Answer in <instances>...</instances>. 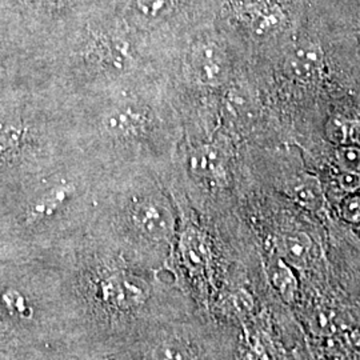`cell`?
<instances>
[{
	"mask_svg": "<svg viewBox=\"0 0 360 360\" xmlns=\"http://www.w3.org/2000/svg\"><path fill=\"white\" fill-rule=\"evenodd\" d=\"M314 243L306 232H287L279 240V250L283 260L291 267H307L312 254Z\"/></svg>",
	"mask_w": 360,
	"mask_h": 360,
	"instance_id": "cell-8",
	"label": "cell"
},
{
	"mask_svg": "<svg viewBox=\"0 0 360 360\" xmlns=\"http://www.w3.org/2000/svg\"><path fill=\"white\" fill-rule=\"evenodd\" d=\"M72 187L68 184H60L44 191L34 200L28 208L27 221L37 223L44 219L53 217L71 198Z\"/></svg>",
	"mask_w": 360,
	"mask_h": 360,
	"instance_id": "cell-7",
	"label": "cell"
},
{
	"mask_svg": "<svg viewBox=\"0 0 360 360\" xmlns=\"http://www.w3.org/2000/svg\"><path fill=\"white\" fill-rule=\"evenodd\" d=\"M339 184L340 187L348 191V193H355L360 190V172H352V171H342L339 175Z\"/></svg>",
	"mask_w": 360,
	"mask_h": 360,
	"instance_id": "cell-18",
	"label": "cell"
},
{
	"mask_svg": "<svg viewBox=\"0 0 360 360\" xmlns=\"http://www.w3.org/2000/svg\"><path fill=\"white\" fill-rule=\"evenodd\" d=\"M290 193L300 206L316 211L322 208L324 203V193L322 184L318 178L312 175H302L296 178L290 187Z\"/></svg>",
	"mask_w": 360,
	"mask_h": 360,
	"instance_id": "cell-10",
	"label": "cell"
},
{
	"mask_svg": "<svg viewBox=\"0 0 360 360\" xmlns=\"http://www.w3.org/2000/svg\"><path fill=\"white\" fill-rule=\"evenodd\" d=\"M103 294L104 299L117 309H132L143 304L148 292L139 279L116 276L104 283Z\"/></svg>",
	"mask_w": 360,
	"mask_h": 360,
	"instance_id": "cell-5",
	"label": "cell"
},
{
	"mask_svg": "<svg viewBox=\"0 0 360 360\" xmlns=\"http://www.w3.org/2000/svg\"><path fill=\"white\" fill-rule=\"evenodd\" d=\"M3 300L7 304V309H11L19 315H26L27 306L23 296L16 291H8L3 295Z\"/></svg>",
	"mask_w": 360,
	"mask_h": 360,
	"instance_id": "cell-17",
	"label": "cell"
},
{
	"mask_svg": "<svg viewBox=\"0 0 360 360\" xmlns=\"http://www.w3.org/2000/svg\"><path fill=\"white\" fill-rule=\"evenodd\" d=\"M1 70H3V65H1V58H0V72H1Z\"/></svg>",
	"mask_w": 360,
	"mask_h": 360,
	"instance_id": "cell-20",
	"label": "cell"
},
{
	"mask_svg": "<svg viewBox=\"0 0 360 360\" xmlns=\"http://www.w3.org/2000/svg\"><path fill=\"white\" fill-rule=\"evenodd\" d=\"M193 171L205 178H218L221 175V159L214 148L205 147L195 151L191 160Z\"/></svg>",
	"mask_w": 360,
	"mask_h": 360,
	"instance_id": "cell-12",
	"label": "cell"
},
{
	"mask_svg": "<svg viewBox=\"0 0 360 360\" xmlns=\"http://www.w3.org/2000/svg\"><path fill=\"white\" fill-rule=\"evenodd\" d=\"M271 279L275 288L279 291L285 302H292L297 290V281L292 267L287 264L283 259L278 260L271 271Z\"/></svg>",
	"mask_w": 360,
	"mask_h": 360,
	"instance_id": "cell-11",
	"label": "cell"
},
{
	"mask_svg": "<svg viewBox=\"0 0 360 360\" xmlns=\"http://www.w3.org/2000/svg\"><path fill=\"white\" fill-rule=\"evenodd\" d=\"M233 19L254 37L276 34L285 23L283 10L274 0H236L231 6Z\"/></svg>",
	"mask_w": 360,
	"mask_h": 360,
	"instance_id": "cell-1",
	"label": "cell"
},
{
	"mask_svg": "<svg viewBox=\"0 0 360 360\" xmlns=\"http://www.w3.org/2000/svg\"><path fill=\"white\" fill-rule=\"evenodd\" d=\"M343 214L348 220L360 223V196H354L348 199L343 208Z\"/></svg>",
	"mask_w": 360,
	"mask_h": 360,
	"instance_id": "cell-19",
	"label": "cell"
},
{
	"mask_svg": "<svg viewBox=\"0 0 360 360\" xmlns=\"http://www.w3.org/2000/svg\"><path fill=\"white\" fill-rule=\"evenodd\" d=\"M26 141V127L10 116H0V165L20 153Z\"/></svg>",
	"mask_w": 360,
	"mask_h": 360,
	"instance_id": "cell-9",
	"label": "cell"
},
{
	"mask_svg": "<svg viewBox=\"0 0 360 360\" xmlns=\"http://www.w3.org/2000/svg\"><path fill=\"white\" fill-rule=\"evenodd\" d=\"M147 360H193L187 348L180 343H163L155 347Z\"/></svg>",
	"mask_w": 360,
	"mask_h": 360,
	"instance_id": "cell-14",
	"label": "cell"
},
{
	"mask_svg": "<svg viewBox=\"0 0 360 360\" xmlns=\"http://www.w3.org/2000/svg\"><path fill=\"white\" fill-rule=\"evenodd\" d=\"M187 58L190 75L198 84L218 87L224 83L229 74V62L217 41L211 39L196 40Z\"/></svg>",
	"mask_w": 360,
	"mask_h": 360,
	"instance_id": "cell-2",
	"label": "cell"
},
{
	"mask_svg": "<svg viewBox=\"0 0 360 360\" xmlns=\"http://www.w3.org/2000/svg\"><path fill=\"white\" fill-rule=\"evenodd\" d=\"M355 132H356L355 124L342 116L331 117L326 126V135L328 141H331L338 146H346L349 144V142H352L355 139L354 138Z\"/></svg>",
	"mask_w": 360,
	"mask_h": 360,
	"instance_id": "cell-13",
	"label": "cell"
},
{
	"mask_svg": "<svg viewBox=\"0 0 360 360\" xmlns=\"http://www.w3.org/2000/svg\"><path fill=\"white\" fill-rule=\"evenodd\" d=\"M134 224L153 239H165L171 231V217L167 210L154 200H143L134 207Z\"/></svg>",
	"mask_w": 360,
	"mask_h": 360,
	"instance_id": "cell-6",
	"label": "cell"
},
{
	"mask_svg": "<svg viewBox=\"0 0 360 360\" xmlns=\"http://www.w3.org/2000/svg\"><path fill=\"white\" fill-rule=\"evenodd\" d=\"M284 68L299 83H318L326 72V58L322 47L311 40L297 43L288 52Z\"/></svg>",
	"mask_w": 360,
	"mask_h": 360,
	"instance_id": "cell-3",
	"label": "cell"
},
{
	"mask_svg": "<svg viewBox=\"0 0 360 360\" xmlns=\"http://www.w3.org/2000/svg\"><path fill=\"white\" fill-rule=\"evenodd\" d=\"M312 328L316 334H334V318L330 315V312H316L315 316L312 318Z\"/></svg>",
	"mask_w": 360,
	"mask_h": 360,
	"instance_id": "cell-16",
	"label": "cell"
},
{
	"mask_svg": "<svg viewBox=\"0 0 360 360\" xmlns=\"http://www.w3.org/2000/svg\"><path fill=\"white\" fill-rule=\"evenodd\" d=\"M148 112L135 104H123L112 108L104 117L105 131L120 141H134L144 135L150 127Z\"/></svg>",
	"mask_w": 360,
	"mask_h": 360,
	"instance_id": "cell-4",
	"label": "cell"
},
{
	"mask_svg": "<svg viewBox=\"0 0 360 360\" xmlns=\"http://www.w3.org/2000/svg\"><path fill=\"white\" fill-rule=\"evenodd\" d=\"M336 160L342 171L360 172V148L354 144L339 146L336 151Z\"/></svg>",
	"mask_w": 360,
	"mask_h": 360,
	"instance_id": "cell-15",
	"label": "cell"
}]
</instances>
